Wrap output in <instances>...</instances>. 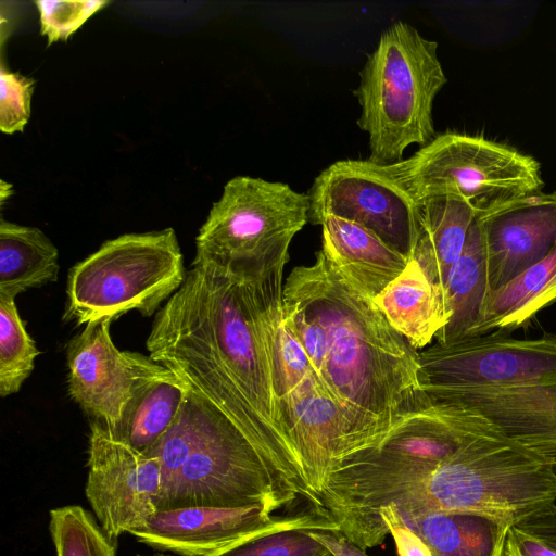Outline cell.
Listing matches in <instances>:
<instances>
[{"label": "cell", "mask_w": 556, "mask_h": 556, "mask_svg": "<svg viewBox=\"0 0 556 556\" xmlns=\"http://www.w3.org/2000/svg\"><path fill=\"white\" fill-rule=\"evenodd\" d=\"M262 278L192 262L181 287L156 313L146 346L152 359L235 424L285 490L306 494L275 396Z\"/></svg>", "instance_id": "obj_1"}, {"label": "cell", "mask_w": 556, "mask_h": 556, "mask_svg": "<svg viewBox=\"0 0 556 556\" xmlns=\"http://www.w3.org/2000/svg\"><path fill=\"white\" fill-rule=\"evenodd\" d=\"M282 308L344 417L353 454L378 444L420 406L419 353L321 250L288 276Z\"/></svg>", "instance_id": "obj_2"}, {"label": "cell", "mask_w": 556, "mask_h": 556, "mask_svg": "<svg viewBox=\"0 0 556 556\" xmlns=\"http://www.w3.org/2000/svg\"><path fill=\"white\" fill-rule=\"evenodd\" d=\"M418 363L419 391L428 402L479 413L556 475V332L527 339L491 332L434 343Z\"/></svg>", "instance_id": "obj_3"}, {"label": "cell", "mask_w": 556, "mask_h": 556, "mask_svg": "<svg viewBox=\"0 0 556 556\" xmlns=\"http://www.w3.org/2000/svg\"><path fill=\"white\" fill-rule=\"evenodd\" d=\"M401 514H473L511 525L555 503L556 475L540 456L482 416L472 435L440 463L395 462L376 486Z\"/></svg>", "instance_id": "obj_4"}, {"label": "cell", "mask_w": 556, "mask_h": 556, "mask_svg": "<svg viewBox=\"0 0 556 556\" xmlns=\"http://www.w3.org/2000/svg\"><path fill=\"white\" fill-rule=\"evenodd\" d=\"M146 454L156 458L162 470L157 510L249 505L275 509L291 498L249 439L189 388L175 422Z\"/></svg>", "instance_id": "obj_5"}, {"label": "cell", "mask_w": 556, "mask_h": 556, "mask_svg": "<svg viewBox=\"0 0 556 556\" xmlns=\"http://www.w3.org/2000/svg\"><path fill=\"white\" fill-rule=\"evenodd\" d=\"M353 91L359 106L358 127L369 139L368 160L393 164L410 144L434 138L433 103L447 83L438 42L410 24L397 21L379 37Z\"/></svg>", "instance_id": "obj_6"}, {"label": "cell", "mask_w": 556, "mask_h": 556, "mask_svg": "<svg viewBox=\"0 0 556 556\" xmlns=\"http://www.w3.org/2000/svg\"><path fill=\"white\" fill-rule=\"evenodd\" d=\"M281 265L261 279V313L281 425L313 501L353 454L344 417L283 315Z\"/></svg>", "instance_id": "obj_7"}, {"label": "cell", "mask_w": 556, "mask_h": 556, "mask_svg": "<svg viewBox=\"0 0 556 556\" xmlns=\"http://www.w3.org/2000/svg\"><path fill=\"white\" fill-rule=\"evenodd\" d=\"M186 276L173 228L122 235L71 268L63 319L86 326L113 321L130 311L150 317L178 291Z\"/></svg>", "instance_id": "obj_8"}, {"label": "cell", "mask_w": 556, "mask_h": 556, "mask_svg": "<svg viewBox=\"0 0 556 556\" xmlns=\"http://www.w3.org/2000/svg\"><path fill=\"white\" fill-rule=\"evenodd\" d=\"M307 193L250 176L227 181L195 238L193 262L258 279L290 258L294 236L308 222Z\"/></svg>", "instance_id": "obj_9"}, {"label": "cell", "mask_w": 556, "mask_h": 556, "mask_svg": "<svg viewBox=\"0 0 556 556\" xmlns=\"http://www.w3.org/2000/svg\"><path fill=\"white\" fill-rule=\"evenodd\" d=\"M389 165L417 202L456 197L478 218L544 187L532 156L482 136L453 131L434 136L408 159Z\"/></svg>", "instance_id": "obj_10"}, {"label": "cell", "mask_w": 556, "mask_h": 556, "mask_svg": "<svg viewBox=\"0 0 556 556\" xmlns=\"http://www.w3.org/2000/svg\"><path fill=\"white\" fill-rule=\"evenodd\" d=\"M308 222L325 216L354 222L412 258L419 228V203L390 165L369 160H342L325 168L308 192Z\"/></svg>", "instance_id": "obj_11"}, {"label": "cell", "mask_w": 556, "mask_h": 556, "mask_svg": "<svg viewBox=\"0 0 556 556\" xmlns=\"http://www.w3.org/2000/svg\"><path fill=\"white\" fill-rule=\"evenodd\" d=\"M111 320L87 324L67 344V390L80 409L111 431L131 403L151 384L176 376L141 353L121 351Z\"/></svg>", "instance_id": "obj_12"}, {"label": "cell", "mask_w": 556, "mask_h": 556, "mask_svg": "<svg viewBox=\"0 0 556 556\" xmlns=\"http://www.w3.org/2000/svg\"><path fill=\"white\" fill-rule=\"evenodd\" d=\"M273 510L265 505L157 510L131 534L160 552L178 556H220L281 531H338V526L325 516L273 518Z\"/></svg>", "instance_id": "obj_13"}, {"label": "cell", "mask_w": 556, "mask_h": 556, "mask_svg": "<svg viewBox=\"0 0 556 556\" xmlns=\"http://www.w3.org/2000/svg\"><path fill=\"white\" fill-rule=\"evenodd\" d=\"M85 486L93 515L113 541L132 533L157 511L163 488L156 458L91 420Z\"/></svg>", "instance_id": "obj_14"}, {"label": "cell", "mask_w": 556, "mask_h": 556, "mask_svg": "<svg viewBox=\"0 0 556 556\" xmlns=\"http://www.w3.org/2000/svg\"><path fill=\"white\" fill-rule=\"evenodd\" d=\"M495 290L543 260L556 242V191H538L478 218Z\"/></svg>", "instance_id": "obj_15"}, {"label": "cell", "mask_w": 556, "mask_h": 556, "mask_svg": "<svg viewBox=\"0 0 556 556\" xmlns=\"http://www.w3.org/2000/svg\"><path fill=\"white\" fill-rule=\"evenodd\" d=\"M321 252L338 274L358 293L374 300L406 268L409 258L367 228L336 216H325Z\"/></svg>", "instance_id": "obj_16"}, {"label": "cell", "mask_w": 556, "mask_h": 556, "mask_svg": "<svg viewBox=\"0 0 556 556\" xmlns=\"http://www.w3.org/2000/svg\"><path fill=\"white\" fill-rule=\"evenodd\" d=\"M418 203L419 228L412 258L418 262L443 299L450 273L478 215L471 205L456 197H434Z\"/></svg>", "instance_id": "obj_17"}, {"label": "cell", "mask_w": 556, "mask_h": 556, "mask_svg": "<svg viewBox=\"0 0 556 556\" xmlns=\"http://www.w3.org/2000/svg\"><path fill=\"white\" fill-rule=\"evenodd\" d=\"M556 303V242L548 254L506 285L488 291L468 338L511 333ZM467 339V338H466Z\"/></svg>", "instance_id": "obj_18"}, {"label": "cell", "mask_w": 556, "mask_h": 556, "mask_svg": "<svg viewBox=\"0 0 556 556\" xmlns=\"http://www.w3.org/2000/svg\"><path fill=\"white\" fill-rule=\"evenodd\" d=\"M372 301L415 350L430 344L446 324L442 294L414 258Z\"/></svg>", "instance_id": "obj_19"}, {"label": "cell", "mask_w": 556, "mask_h": 556, "mask_svg": "<svg viewBox=\"0 0 556 556\" xmlns=\"http://www.w3.org/2000/svg\"><path fill=\"white\" fill-rule=\"evenodd\" d=\"M486 292V260L477 218L444 289L446 324L437 333L435 343L448 345L468 338L478 321Z\"/></svg>", "instance_id": "obj_20"}, {"label": "cell", "mask_w": 556, "mask_h": 556, "mask_svg": "<svg viewBox=\"0 0 556 556\" xmlns=\"http://www.w3.org/2000/svg\"><path fill=\"white\" fill-rule=\"evenodd\" d=\"M401 514V513H400ZM433 556H503L509 525L473 514L404 515Z\"/></svg>", "instance_id": "obj_21"}, {"label": "cell", "mask_w": 556, "mask_h": 556, "mask_svg": "<svg viewBox=\"0 0 556 556\" xmlns=\"http://www.w3.org/2000/svg\"><path fill=\"white\" fill-rule=\"evenodd\" d=\"M59 252L38 228L0 220V296L18 294L55 282Z\"/></svg>", "instance_id": "obj_22"}, {"label": "cell", "mask_w": 556, "mask_h": 556, "mask_svg": "<svg viewBox=\"0 0 556 556\" xmlns=\"http://www.w3.org/2000/svg\"><path fill=\"white\" fill-rule=\"evenodd\" d=\"M187 392L188 387L177 377L154 382L131 403L112 432L134 448L148 452L175 422Z\"/></svg>", "instance_id": "obj_23"}, {"label": "cell", "mask_w": 556, "mask_h": 556, "mask_svg": "<svg viewBox=\"0 0 556 556\" xmlns=\"http://www.w3.org/2000/svg\"><path fill=\"white\" fill-rule=\"evenodd\" d=\"M40 351L26 330L15 299L0 296V395L17 393Z\"/></svg>", "instance_id": "obj_24"}, {"label": "cell", "mask_w": 556, "mask_h": 556, "mask_svg": "<svg viewBox=\"0 0 556 556\" xmlns=\"http://www.w3.org/2000/svg\"><path fill=\"white\" fill-rule=\"evenodd\" d=\"M49 531L55 556H116L115 541L83 506L65 505L51 509Z\"/></svg>", "instance_id": "obj_25"}, {"label": "cell", "mask_w": 556, "mask_h": 556, "mask_svg": "<svg viewBox=\"0 0 556 556\" xmlns=\"http://www.w3.org/2000/svg\"><path fill=\"white\" fill-rule=\"evenodd\" d=\"M503 556H556V504H548L511 523Z\"/></svg>", "instance_id": "obj_26"}, {"label": "cell", "mask_w": 556, "mask_h": 556, "mask_svg": "<svg viewBox=\"0 0 556 556\" xmlns=\"http://www.w3.org/2000/svg\"><path fill=\"white\" fill-rule=\"evenodd\" d=\"M108 3L103 0H37L41 35L48 38L49 45L66 40Z\"/></svg>", "instance_id": "obj_27"}, {"label": "cell", "mask_w": 556, "mask_h": 556, "mask_svg": "<svg viewBox=\"0 0 556 556\" xmlns=\"http://www.w3.org/2000/svg\"><path fill=\"white\" fill-rule=\"evenodd\" d=\"M33 78L0 68V130L3 134L23 131L30 117Z\"/></svg>", "instance_id": "obj_28"}, {"label": "cell", "mask_w": 556, "mask_h": 556, "mask_svg": "<svg viewBox=\"0 0 556 556\" xmlns=\"http://www.w3.org/2000/svg\"><path fill=\"white\" fill-rule=\"evenodd\" d=\"M307 531L273 533L220 556H323L328 553Z\"/></svg>", "instance_id": "obj_29"}, {"label": "cell", "mask_w": 556, "mask_h": 556, "mask_svg": "<svg viewBox=\"0 0 556 556\" xmlns=\"http://www.w3.org/2000/svg\"><path fill=\"white\" fill-rule=\"evenodd\" d=\"M386 533L393 538L399 556H433L428 544L408 527L393 505L379 509L368 546L380 544Z\"/></svg>", "instance_id": "obj_30"}, {"label": "cell", "mask_w": 556, "mask_h": 556, "mask_svg": "<svg viewBox=\"0 0 556 556\" xmlns=\"http://www.w3.org/2000/svg\"><path fill=\"white\" fill-rule=\"evenodd\" d=\"M331 556H368L362 548L353 544L339 532L308 530Z\"/></svg>", "instance_id": "obj_31"}, {"label": "cell", "mask_w": 556, "mask_h": 556, "mask_svg": "<svg viewBox=\"0 0 556 556\" xmlns=\"http://www.w3.org/2000/svg\"><path fill=\"white\" fill-rule=\"evenodd\" d=\"M0 199H1V203H3L5 201V199L8 197H10V194L12 193V190H11V185L7 184L4 180H1V184H0Z\"/></svg>", "instance_id": "obj_32"}, {"label": "cell", "mask_w": 556, "mask_h": 556, "mask_svg": "<svg viewBox=\"0 0 556 556\" xmlns=\"http://www.w3.org/2000/svg\"><path fill=\"white\" fill-rule=\"evenodd\" d=\"M136 556H172V555H166V554H154V555H136Z\"/></svg>", "instance_id": "obj_33"}]
</instances>
